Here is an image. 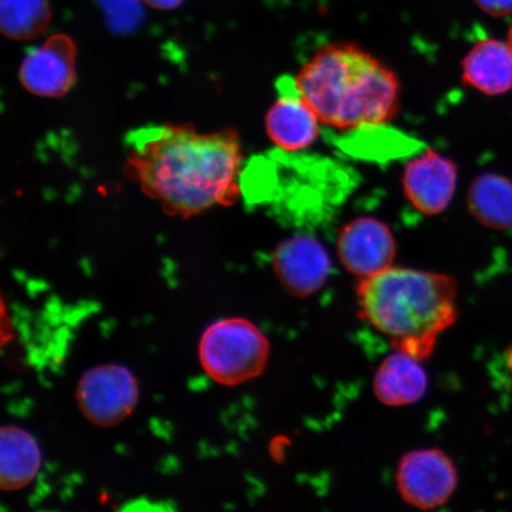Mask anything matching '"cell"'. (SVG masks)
I'll use <instances>...</instances> for the list:
<instances>
[{"mask_svg": "<svg viewBox=\"0 0 512 512\" xmlns=\"http://www.w3.org/2000/svg\"><path fill=\"white\" fill-rule=\"evenodd\" d=\"M76 401L88 421L99 427L121 424L136 409L139 384L136 376L117 363L100 364L82 375Z\"/></svg>", "mask_w": 512, "mask_h": 512, "instance_id": "5", "label": "cell"}, {"mask_svg": "<svg viewBox=\"0 0 512 512\" xmlns=\"http://www.w3.org/2000/svg\"><path fill=\"white\" fill-rule=\"evenodd\" d=\"M49 0H0V27L14 41H31L46 34L51 22Z\"/></svg>", "mask_w": 512, "mask_h": 512, "instance_id": "16", "label": "cell"}, {"mask_svg": "<svg viewBox=\"0 0 512 512\" xmlns=\"http://www.w3.org/2000/svg\"><path fill=\"white\" fill-rule=\"evenodd\" d=\"M270 351V342L258 326L246 318L232 317L208 326L198 355L211 380L233 387L264 373Z\"/></svg>", "mask_w": 512, "mask_h": 512, "instance_id": "4", "label": "cell"}, {"mask_svg": "<svg viewBox=\"0 0 512 512\" xmlns=\"http://www.w3.org/2000/svg\"><path fill=\"white\" fill-rule=\"evenodd\" d=\"M41 448L34 435L16 426L0 431V486L4 491L25 488L38 475Z\"/></svg>", "mask_w": 512, "mask_h": 512, "instance_id": "14", "label": "cell"}, {"mask_svg": "<svg viewBox=\"0 0 512 512\" xmlns=\"http://www.w3.org/2000/svg\"><path fill=\"white\" fill-rule=\"evenodd\" d=\"M399 495L419 510L443 507L458 486L453 460L438 448H420L403 456L395 475Z\"/></svg>", "mask_w": 512, "mask_h": 512, "instance_id": "6", "label": "cell"}, {"mask_svg": "<svg viewBox=\"0 0 512 512\" xmlns=\"http://www.w3.org/2000/svg\"><path fill=\"white\" fill-rule=\"evenodd\" d=\"M278 83L279 98L266 114V132L274 145L287 152L307 149L319 136V119L300 96L296 83Z\"/></svg>", "mask_w": 512, "mask_h": 512, "instance_id": "11", "label": "cell"}, {"mask_svg": "<svg viewBox=\"0 0 512 512\" xmlns=\"http://www.w3.org/2000/svg\"><path fill=\"white\" fill-rule=\"evenodd\" d=\"M428 376L422 361L395 350L375 371L373 392L376 399L389 407H405L424 399Z\"/></svg>", "mask_w": 512, "mask_h": 512, "instance_id": "12", "label": "cell"}, {"mask_svg": "<svg viewBox=\"0 0 512 512\" xmlns=\"http://www.w3.org/2000/svg\"><path fill=\"white\" fill-rule=\"evenodd\" d=\"M508 43H509L510 48L512 49V25H511V28H510L509 34H508Z\"/></svg>", "mask_w": 512, "mask_h": 512, "instance_id": "20", "label": "cell"}, {"mask_svg": "<svg viewBox=\"0 0 512 512\" xmlns=\"http://www.w3.org/2000/svg\"><path fill=\"white\" fill-rule=\"evenodd\" d=\"M466 86L489 96L507 94L512 89V49L509 43L485 38L473 46L462 62Z\"/></svg>", "mask_w": 512, "mask_h": 512, "instance_id": "13", "label": "cell"}, {"mask_svg": "<svg viewBox=\"0 0 512 512\" xmlns=\"http://www.w3.org/2000/svg\"><path fill=\"white\" fill-rule=\"evenodd\" d=\"M467 208L483 226L496 230L512 229V181L508 177L485 172L472 182Z\"/></svg>", "mask_w": 512, "mask_h": 512, "instance_id": "15", "label": "cell"}, {"mask_svg": "<svg viewBox=\"0 0 512 512\" xmlns=\"http://www.w3.org/2000/svg\"><path fill=\"white\" fill-rule=\"evenodd\" d=\"M458 283L450 275L389 267L361 279L357 287L361 317L395 350L425 361L438 338L456 323Z\"/></svg>", "mask_w": 512, "mask_h": 512, "instance_id": "3", "label": "cell"}, {"mask_svg": "<svg viewBox=\"0 0 512 512\" xmlns=\"http://www.w3.org/2000/svg\"><path fill=\"white\" fill-rule=\"evenodd\" d=\"M507 366H508V369H509V373L511 375V380H512V347L510 348V350L508 351V356H507Z\"/></svg>", "mask_w": 512, "mask_h": 512, "instance_id": "19", "label": "cell"}, {"mask_svg": "<svg viewBox=\"0 0 512 512\" xmlns=\"http://www.w3.org/2000/svg\"><path fill=\"white\" fill-rule=\"evenodd\" d=\"M76 46L67 35L48 38L25 56L19 80L28 92L43 98H62L76 81Z\"/></svg>", "mask_w": 512, "mask_h": 512, "instance_id": "9", "label": "cell"}, {"mask_svg": "<svg viewBox=\"0 0 512 512\" xmlns=\"http://www.w3.org/2000/svg\"><path fill=\"white\" fill-rule=\"evenodd\" d=\"M294 83L320 123L337 130L388 124L399 112L398 76L354 44L320 49Z\"/></svg>", "mask_w": 512, "mask_h": 512, "instance_id": "2", "label": "cell"}, {"mask_svg": "<svg viewBox=\"0 0 512 512\" xmlns=\"http://www.w3.org/2000/svg\"><path fill=\"white\" fill-rule=\"evenodd\" d=\"M337 254L345 270L366 279L393 266L396 242L386 223L375 217H357L339 232Z\"/></svg>", "mask_w": 512, "mask_h": 512, "instance_id": "7", "label": "cell"}, {"mask_svg": "<svg viewBox=\"0 0 512 512\" xmlns=\"http://www.w3.org/2000/svg\"><path fill=\"white\" fill-rule=\"evenodd\" d=\"M243 151L239 133H201L187 125L138 128L127 137L125 172L169 216L184 219L241 194Z\"/></svg>", "mask_w": 512, "mask_h": 512, "instance_id": "1", "label": "cell"}, {"mask_svg": "<svg viewBox=\"0 0 512 512\" xmlns=\"http://www.w3.org/2000/svg\"><path fill=\"white\" fill-rule=\"evenodd\" d=\"M486 14L496 17L512 14V0H475Z\"/></svg>", "mask_w": 512, "mask_h": 512, "instance_id": "17", "label": "cell"}, {"mask_svg": "<svg viewBox=\"0 0 512 512\" xmlns=\"http://www.w3.org/2000/svg\"><path fill=\"white\" fill-rule=\"evenodd\" d=\"M143 2L153 9L174 10L181 6L184 0H143Z\"/></svg>", "mask_w": 512, "mask_h": 512, "instance_id": "18", "label": "cell"}, {"mask_svg": "<svg viewBox=\"0 0 512 512\" xmlns=\"http://www.w3.org/2000/svg\"><path fill=\"white\" fill-rule=\"evenodd\" d=\"M275 277L294 297L307 298L328 283L332 262L317 239L297 235L280 242L272 254Z\"/></svg>", "mask_w": 512, "mask_h": 512, "instance_id": "8", "label": "cell"}, {"mask_svg": "<svg viewBox=\"0 0 512 512\" xmlns=\"http://www.w3.org/2000/svg\"><path fill=\"white\" fill-rule=\"evenodd\" d=\"M458 168L453 160L435 151H426L406 165L402 187L412 206L425 215H439L453 200Z\"/></svg>", "mask_w": 512, "mask_h": 512, "instance_id": "10", "label": "cell"}]
</instances>
